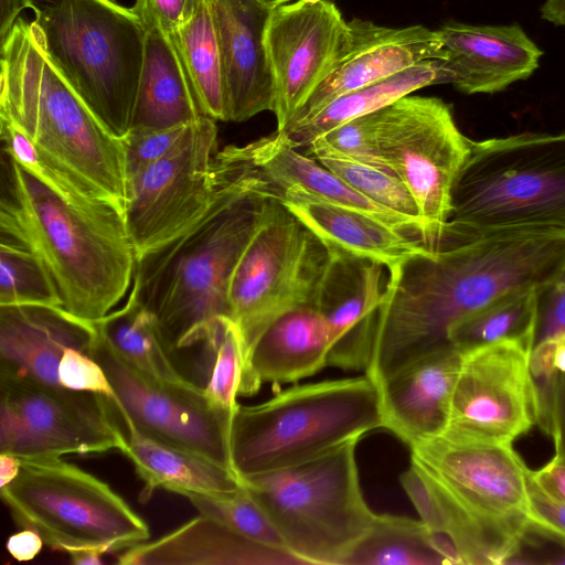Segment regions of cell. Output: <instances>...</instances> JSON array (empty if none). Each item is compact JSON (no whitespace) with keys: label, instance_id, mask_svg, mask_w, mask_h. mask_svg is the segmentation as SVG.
Wrapping results in <instances>:
<instances>
[{"label":"cell","instance_id":"cell-1","mask_svg":"<svg viewBox=\"0 0 565 565\" xmlns=\"http://www.w3.org/2000/svg\"><path fill=\"white\" fill-rule=\"evenodd\" d=\"M565 267V228H518L441 244L386 270L371 361L379 387L411 364L454 347L467 316L532 290Z\"/></svg>","mask_w":565,"mask_h":565},{"label":"cell","instance_id":"cell-2","mask_svg":"<svg viewBox=\"0 0 565 565\" xmlns=\"http://www.w3.org/2000/svg\"><path fill=\"white\" fill-rule=\"evenodd\" d=\"M230 150L215 153L220 186L209 210L136 259L131 287L154 316L175 365L180 352L194 349L214 361L222 320L231 318L234 269L277 198L276 188Z\"/></svg>","mask_w":565,"mask_h":565},{"label":"cell","instance_id":"cell-3","mask_svg":"<svg viewBox=\"0 0 565 565\" xmlns=\"http://www.w3.org/2000/svg\"><path fill=\"white\" fill-rule=\"evenodd\" d=\"M1 239L34 253L62 306L95 322L129 292L136 253L122 212L95 198H68L6 152Z\"/></svg>","mask_w":565,"mask_h":565},{"label":"cell","instance_id":"cell-4","mask_svg":"<svg viewBox=\"0 0 565 565\" xmlns=\"http://www.w3.org/2000/svg\"><path fill=\"white\" fill-rule=\"evenodd\" d=\"M0 46V118L18 127L79 188L124 214L127 179L121 139L49 62L33 21L19 18Z\"/></svg>","mask_w":565,"mask_h":565},{"label":"cell","instance_id":"cell-5","mask_svg":"<svg viewBox=\"0 0 565 565\" xmlns=\"http://www.w3.org/2000/svg\"><path fill=\"white\" fill-rule=\"evenodd\" d=\"M450 204L441 242L565 228V131L471 140Z\"/></svg>","mask_w":565,"mask_h":565},{"label":"cell","instance_id":"cell-6","mask_svg":"<svg viewBox=\"0 0 565 565\" xmlns=\"http://www.w3.org/2000/svg\"><path fill=\"white\" fill-rule=\"evenodd\" d=\"M383 427L381 393L365 373L297 384L260 404L237 406L233 470L245 478L298 466Z\"/></svg>","mask_w":565,"mask_h":565},{"label":"cell","instance_id":"cell-7","mask_svg":"<svg viewBox=\"0 0 565 565\" xmlns=\"http://www.w3.org/2000/svg\"><path fill=\"white\" fill-rule=\"evenodd\" d=\"M49 62L117 138L130 129L146 29L114 0H29Z\"/></svg>","mask_w":565,"mask_h":565},{"label":"cell","instance_id":"cell-8","mask_svg":"<svg viewBox=\"0 0 565 565\" xmlns=\"http://www.w3.org/2000/svg\"><path fill=\"white\" fill-rule=\"evenodd\" d=\"M359 440L298 466L241 478L302 565H344L373 523L376 513L361 489Z\"/></svg>","mask_w":565,"mask_h":565},{"label":"cell","instance_id":"cell-9","mask_svg":"<svg viewBox=\"0 0 565 565\" xmlns=\"http://www.w3.org/2000/svg\"><path fill=\"white\" fill-rule=\"evenodd\" d=\"M0 497L14 523L53 550L114 553L150 536L146 521L106 482L61 457L21 459Z\"/></svg>","mask_w":565,"mask_h":565},{"label":"cell","instance_id":"cell-10","mask_svg":"<svg viewBox=\"0 0 565 565\" xmlns=\"http://www.w3.org/2000/svg\"><path fill=\"white\" fill-rule=\"evenodd\" d=\"M331 250L276 198L241 256L228 290L231 319L248 351L279 317L316 306Z\"/></svg>","mask_w":565,"mask_h":565},{"label":"cell","instance_id":"cell-11","mask_svg":"<svg viewBox=\"0 0 565 565\" xmlns=\"http://www.w3.org/2000/svg\"><path fill=\"white\" fill-rule=\"evenodd\" d=\"M375 114L382 157L416 202L425 245L437 249L471 140L457 127L450 106L437 97L406 95Z\"/></svg>","mask_w":565,"mask_h":565},{"label":"cell","instance_id":"cell-12","mask_svg":"<svg viewBox=\"0 0 565 565\" xmlns=\"http://www.w3.org/2000/svg\"><path fill=\"white\" fill-rule=\"evenodd\" d=\"M125 446L105 395L0 374V451L20 459L102 454Z\"/></svg>","mask_w":565,"mask_h":565},{"label":"cell","instance_id":"cell-13","mask_svg":"<svg viewBox=\"0 0 565 565\" xmlns=\"http://www.w3.org/2000/svg\"><path fill=\"white\" fill-rule=\"evenodd\" d=\"M89 356L102 365L117 406L141 434L234 471L230 447L233 412L216 406L194 383L159 379L139 370L98 333Z\"/></svg>","mask_w":565,"mask_h":565},{"label":"cell","instance_id":"cell-14","mask_svg":"<svg viewBox=\"0 0 565 565\" xmlns=\"http://www.w3.org/2000/svg\"><path fill=\"white\" fill-rule=\"evenodd\" d=\"M215 121L194 120L173 150L127 181L124 217L136 259L180 235L215 200Z\"/></svg>","mask_w":565,"mask_h":565},{"label":"cell","instance_id":"cell-15","mask_svg":"<svg viewBox=\"0 0 565 565\" xmlns=\"http://www.w3.org/2000/svg\"><path fill=\"white\" fill-rule=\"evenodd\" d=\"M409 449L411 461L477 518L523 534L532 529L530 470L512 444L471 440L443 431Z\"/></svg>","mask_w":565,"mask_h":565},{"label":"cell","instance_id":"cell-16","mask_svg":"<svg viewBox=\"0 0 565 565\" xmlns=\"http://www.w3.org/2000/svg\"><path fill=\"white\" fill-rule=\"evenodd\" d=\"M532 344L505 340L461 352L445 431L512 444L535 424L530 375Z\"/></svg>","mask_w":565,"mask_h":565},{"label":"cell","instance_id":"cell-17","mask_svg":"<svg viewBox=\"0 0 565 565\" xmlns=\"http://www.w3.org/2000/svg\"><path fill=\"white\" fill-rule=\"evenodd\" d=\"M352 29L329 0L273 8L265 34L275 87L274 114L282 130L348 51Z\"/></svg>","mask_w":565,"mask_h":565},{"label":"cell","instance_id":"cell-18","mask_svg":"<svg viewBox=\"0 0 565 565\" xmlns=\"http://www.w3.org/2000/svg\"><path fill=\"white\" fill-rule=\"evenodd\" d=\"M384 268L379 263L331 250L316 305L329 331L328 366L366 371L376 311L386 284Z\"/></svg>","mask_w":565,"mask_h":565},{"label":"cell","instance_id":"cell-19","mask_svg":"<svg viewBox=\"0 0 565 565\" xmlns=\"http://www.w3.org/2000/svg\"><path fill=\"white\" fill-rule=\"evenodd\" d=\"M224 82L227 121L241 122L275 107L265 44L273 8L259 0H210Z\"/></svg>","mask_w":565,"mask_h":565},{"label":"cell","instance_id":"cell-20","mask_svg":"<svg viewBox=\"0 0 565 565\" xmlns=\"http://www.w3.org/2000/svg\"><path fill=\"white\" fill-rule=\"evenodd\" d=\"M349 22L352 41L348 51L288 125L312 117L347 93L415 64L448 58L437 30L424 25L387 28L362 19Z\"/></svg>","mask_w":565,"mask_h":565},{"label":"cell","instance_id":"cell-21","mask_svg":"<svg viewBox=\"0 0 565 565\" xmlns=\"http://www.w3.org/2000/svg\"><path fill=\"white\" fill-rule=\"evenodd\" d=\"M96 334L94 322L62 306H0V374L61 385L58 364L65 349L89 355Z\"/></svg>","mask_w":565,"mask_h":565},{"label":"cell","instance_id":"cell-22","mask_svg":"<svg viewBox=\"0 0 565 565\" xmlns=\"http://www.w3.org/2000/svg\"><path fill=\"white\" fill-rule=\"evenodd\" d=\"M437 32L455 76L452 85L463 94L502 92L532 76L543 55L516 23L472 25L448 21Z\"/></svg>","mask_w":565,"mask_h":565},{"label":"cell","instance_id":"cell-23","mask_svg":"<svg viewBox=\"0 0 565 565\" xmlns=\"http://www.w3.org/2000/svg\"><path fill=\"white\" fill-rule=\"evenodd\" d=\"M235 154L256 169L277 192L299 191L374 217L425 244L419 218L388 210L350 186L308 154L300 153L278 131L245 146H231Z\"/></svg>","mask_w":565,"mask_h":565},{"label":"cell","instance_id":"cell-24","mask_svg":"<svg viewBox=\"0 0 565 565\" xmlns=\"http://www.w3.org/2000/svg\"><path fill=\"white\" fill-rule=\"evenodd\" d=\"M461 365L450 347L405 367L379 390L384 427L408 447L446 430Z\"/></svg>","mask_w":565,"mask_h":565},{"label":"cell","instance_id":"cell-25","mask_svg":"<svg viewBox=\"0 0 565 565\" xmlns=\"http://www.w3.org/2000/svg\"><path fill=\"white\" fill-rule=\"evenodd\" d=\"M401 484L419 519L455 550L459 564H503L525 534L488 523L466 510L434 477L411 461Z\"/></svg>","mask_w":565,"mask_h":565},{"label":"cell","instance_id":"cell-26","mask_svg":"<svg viewBox=\"0 0 565 565\" xmlns=\"http://www.w3.org/2000/svg\"><path fill=\"white\" fill-rule=\"evenodd\" d=\"M277 198L330 250L379 263L386 270L434 250L422 239L374 217L305 192L279 191Z\"/></svg>","mask_w":565,"mask_h":565},{"label":"cell","instance_id":"cell-27","mask_svg":"<svg viewBox=\"0 0 565 565\" xmlns=\"http://www.w3.org/2000/svg\"><path fill=\"white\" fill-rule=\"evenodd\" d=\"M121 565H289L301 564L290 553L277 550L200 514L172 532L125 550Z\"/></svg>","mask_w":565,"mask_h":565},{"label":"cell","instance_id":"cell-28","mask_svg":"<svg viewBox=\"0 0 565 565\" xmlns=\"http://www.w3.org/2000/svg\"><path fill=\"white\" fill-rule=\"evenodd\" d=\"M329 331L317 306H302L275 320L248 351L253 395L263 383L281 385L328 366Z\"/></svg>","mask_w":565,"mask_h":565},{"label":"cell","instance_id":"cell-29","mask_svg":"<svg viewBox=\"0 0 565 565\" xmlns=\"http://www.w3.org/2000/svg\"><path fill=\"white\" fill-rule=\"evenodd\" d=\"M201 116L196 92L175 47L158 28L147 30L130 129L169 128Z\"/></svg>","mask_w":565,"mask_h":565},{"label":"cell","instance_id":"cell-30","mask_svg":"<svg viewBox=\"0 0 565 565\" xmlns=\"http://www.w3.org/2000/svg\"><path fill=\"white\" fill-rule=\"evenodd\" d=\"M117 408L125 438L120 452L132 462L137 475L143 480L146 487L142 495L149 497L153 490L164 489L181 495L199 493L224 497L241 489L242 480L234 471L145 436Z\"/></svg>","mask_w":565,"mask_h":565},{"label":"cell","instance_id":"cell-31","mask_svg":"<svg viewBox=\"0 0 565 565\" xmlns=\"http://www.w3.org/2000/svg\"><path fill=\"white\" fill-rule=\"evenodd\" d=\"M454 73L447 60H428L373 84L347 93L310 118L278 131L296 149L308 147L328 131L426 86L451 83Z\"/></svg>","mask_w":565,"mask_h":565},{"label":"cell","instance_id":"cell-32","mask_svg":"<svg viewBox=\"0 0 565 565\" xmlns=\"http://www.w3.org/2000/svg\"><path fill=\"white\" fill-rule=\"evenodd\" d=\"M454 565L459 564L450 543L420 519L375 514L366 534L344 565Z\"/></svg>","mask_w":565,"mask_h":565},{"label":"cell","instance_id":"cell-33","mask_svg":"<svg viewBox=\"0 0 565 565\" xmlns=\"http://www.w3.org/2000/svg\"><path fill=\"white\" fill-rule=\"evenodd\" d=\"M167 36L191 77L204 115L227 121L224 82L210 0H186L180 23Z\"/></svg>","mask_w":565,"mask_h":565},{"label":"cell","instance_id":"cell-34","mask_svg":"<svg viewBox=\"0 0 565 565\" xmlns=\"http://www.w3.org/2000/svg\"><path fill=\"white\" fill-rule=\"evenodd\" d=\"M94 323L97 333L139 370L159 379L188 381L167 351L154 316L132 287L124 306Z\"/></svg>","mask_w":565,"mask_h":565},{"label":"cell","instance_id":"cell-35","mask_svg":"<svg viewBox=\"0 0 565 565\" xmlns=\"http://www.w3.org/2000/svg\"><path fill=\"white\" fill-rule=\"evenodd\" d=\"M535 318V289L510 294L456 323L449 333L450 343L460 352L505 340L533 348Z\"/></svg>","mask_w":565,"mask_h":565},{"label":"cell","instance_id":"cell-36","mask_svg":"<svg viewBox=\"0 0 565 565\" xmlns=\"http://www.w3.org/2000/svg\"><path fill=\"white\" fill-rule=\"evenodd\" d=\"M306 154L319 161L375 203L396 213L420 220L412 193L394 172L348 158L332 149L321 137L307 147Z\"/></svg>","mask_w":565,"mask_h":565},{"label":"cell","instance_id":"cell-37","mask_svg":"<svg viewBox=\"0 0 565 565\" xmlns=\"http://www.w3.org/2000/svg\"><path fill=\"white\" fill-rule=\"evenodd\" d=\"M32 303L62 306L57 287L34 253L1 239L0 306Z\"/></svg>","mask_w":565,"mask_h":565},{"label":"cell","instance_id":"cell-38","mask_svg":"<svg viewBox=\"0 0 565 565\" xmlns=\"http://www.w3.org/2000/svg\"><path fill=\"white\" fill-rule=\"evenodd\" d=\"M205 395L216 406L235 412L237 396H252L248 359L245 342L237 323L225 317L215 348L214 361Z\"/></svg>","mask_w":565,"mask_h":565},{"label":"cell","instance_id":"cell-39","mask_svg":"<svg viewBox=\"0 0 565 565\" xmlns=\"http://www.w3.org/2000/svg\"><path fill=\"white\" fill-rule=\"evenodd\" d=\"M183 497L200 514L214 518L255 542L289 553L273 521L243 483L241 489L224 497L199 493Z\"/></svg>","mask_w":565,"mask_h":565},{"label":"cell","instance_id":"cell-40","mask_svg":"<svg viewBox=\"0 0 565 565\" xmlns=\"http://www.w3.org/2000/svg\"><path fill=\"white\" fill-rule=\"evenodd\" d=\"M192 122L160 129H130L121 138L127 181L173 150Z\"/></svg>","mask_w":565,"mask_h":565},{"label":"cell","instance_id":"cell-41","mask_svg":"<svg viewBox=\"0 0 565 565\" xmlns=\"http://www.w3.org/2000/svg\"><path fill=\"white\" fill-rule=\"evenodd\" d=\"M321 138L348 158L392 171L380 150L375 111L354 118L328 131Z\"/></svg>","mask_w":565,"mask_h":565},{"label":"cell","instance_id":"cell-42","mask_svg":"<svg viewBox=\"0 0 565 565\" xmlns=\"http://www.w3.org/2000/svg\"><path fill=\"white\" fill-rule=\"evenodd\" d=\"M535 330L533 345L565 339V267L535 289Z\"/></svg>","mask_w":565,"mask_h":565},{"label":"cell","instance_id":"cell-43","mask_svg":"<svg viewBox=\"0 0 565 565\" xmlns=\"http://www.w3.org/2000/svg\"><path fill=\"white\" fill-rule=\"evenodd\" d=\"M58 382L70 390L116 399L114 388L102 365L77 349H65L58 364Z\"/></svg>","mask_w":565,"mask_h":565},{"label":"cell","instance_id":"cell-44","mask_svg":"<svg viewBox=\"0 0 565 565\" xmlns=\"http://www.w3.org/2000/svg\"><path fill=\"white\" fill-rule=\"evenodd\" d=\"M529 515L532 529L565 544V503L546 492L529 471Z\"/></svg>","mask_w":565,"mask_h":565},{"label":"cell","instance_id":"cell-45","mask_svg":"<svg viewBox=\"0 0 565 565\" xmlns=\"http://www.w3.org/2000/svg\"><path fill=\"white\" fill-rule=\"evenodd\" d=\"M185 3L186 0H136L131 9L146 31L158 28L169 35L180 23Z\"/></svg>","mask_w":565,"mask_h":565},{"label":"cell","instance_id":"cell-46","mask_svg":"<svg viewBox=\"0 0 565 565\" xmlns=\"http://www.w3.org/2000/svg\"><path fill=\"white\" fill-rule=\"evenodd\" d=\"M531 478L554 498L565 503V447L555 449L554 457L537 470H530Z\"/></svg>","mask_w":565,"mask_h":565},{"label":"cell","instance_id":"cell-47","mask_svg":"<svg viewBox=\"0 0 565 565\" xmlns=\"http://www.w3.org/2000/svg\"><path fill=\"white\" fill-rule=\"evenodd\" d=\"M42 537L34 531L23 529L11 535L6 544L7 551L19 562L33 559L43 547Z\"/></svg>","mask_w":565,"mask_h":565},{"label":"cell","instance_id":"cell-48","mask_svg":"<svg viewBox=\"0 0 565 565\" xmlns=\"http://www.w3.org/2000/svg\"><path fill=\"white\" fill-rule=\"evenodd\" d=\"M25 8H29V0H0V44L7 40L19 13Z\"/></svg>","mask_w":565,"mask_h":565},{"label":"cell","instance_id":"cell-49","mask_svg":"<svg viewBox=\"0 0 565 565\" xmlns=\"http://www.w3.org/2000/svg\"><path fill=\"white\" fill-rule=\"evenodd\" d=\"M21 469V459L11 454L0 452V488L12 482Z\"/></svg>","mask_w":565,"mask_h":565},{"label":"cell","instance_id":"cell-50","mask_svg":"<svg viewBox=\"0 0 565 565\" xmlns=\"http://www.w3.org/2000/svg\"><path fill=\"white\" fill-rule=\"evenodd\" d=\"M540 12L542 19L556 26H565V0H546Z\"/></svg>","mask_w":565,"mask_h":565},{"label":"cell","instance_id":"cell-51","mask_svg":"<svg viewBox=\"0 0 565 565\" xmlns=\"http://www.w3.org/2000/svg\"><path fill=\"white\" fill-rule=\"evenodd\" d=\"M73 564L76 565H99L102 564V555L104 551L98 548H76L66 552Z\"/></svg>","mask_w":565,"mask_h":565},{"label":"cell","instance_id":"cell-52","mask_svg":"<svg viewBox=\"0 0 565 565\" xmlns=\"http://www.w3.org/2000/svg\"><path fill=\"white\" fill-rule=\"evenodd\" d=\"M555 367L559 374L565 375V339L558 340L555 352Z\"/></svg>","mask_w":565,"mask_h":565},{"label":"cell","instance_id":"cell-53","mask_svg":"<svg viewBox=\"0 0 565 565\" xmlns=\"http://www.w3.org/2000/svg\"><path fill=\"white\" fill-rule=\"evenodd\" d=\"M561 414L563 428V445L565 446V375H561Z\"/></svg>","mask_w":565,"mask_h":565},{"label":"cell","instance_id":"cell-54","mask_svg":"<svg viewBox=\"0 0 565 565\" xmlns=\"http://www.w3.org/2000/svg\"><path fill=\"white\" fill-rule=\"evenodd\" d=\"M260 2H263L264 4L270 7V8H275L277 6H280V4H284V3H288V2H291V1H296V0H259ZM300 1H305V2H318V1H322V0H300ZM331 1V0H329Z\"/></svg>","mask_w":565,"mask_h":565}]
</instances>
